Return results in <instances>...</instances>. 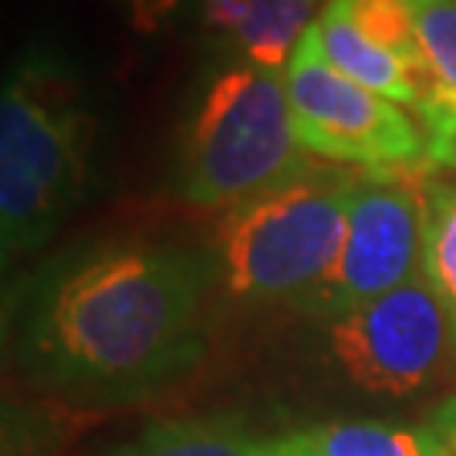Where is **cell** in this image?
I'll use <instances>...</instances> for the list:
<instances>
[{"instance_id": "1", "label": "cell", "mask_w": 456, "mask_h": 456, "mask_svg": "<svg viewBox=\"0 0 456 456\" xmlns=\"http://www.w3.org/2000/svg\"><path fill=\"white\" fill-rule=\"evenodd\" d=\"M213 257L163 244L65 254L31 277L14 314V362L31 386L75 403H129L207 352Z\"/></svg>"}, {"instance_id": "2", "label": "cell", "mask_w": 456, "mask_h": 456, "mask_svg": "<svg viewBox=\"0 0 456 456\" xmlns=\"http://www.w3.org/2000/svg\"><path fill=\"white\" fill-rule=\"evenodd\" d=\"M95 115L78 71L54 48L20 54L0 98V240L4 264L61 227L88 183Z\"/></svg>"}, {"instance_id": "3", "label": "cell", "mask_w": 456, "mask_h": 456, "mask_svg": "<svg viewBox=\"0 0 456 456\" xmlns=\"http://www.w3.org/2000/svg\"><path fill=\"white\" fill-rule=\"evenodd\" d=\"M359 173H305L230 207L216 227L213 264L227 297L301 305L338 264Z\"/></svg>"}, {"instance_id": "4", "label": "cell", "mask_w": 456, "mask_h": 456, "mask_svg": "<svg viewBox=\"0 0 456 456\" xmlns=\"http://www.w3.org/2000/svg\"><path fill=\"white\" fill-rule=\"evenodd\" d=\"M288 82L271 68H224L196 102L180 142V193L196 207H237L311 173Z\"/></svg>"}, {"instance_id": "5", "label": "cell", "mask_w": 456, "mask_h": 456, "mask_svg": "<svg viewBox=\"0 0 456 456\" xmlns=\"http://www.w3.org/2000/svg\"><path fill=\"white\" fill-rule=\"evenodd\" d=\"M294 129L311 156L359 166L362 173H423L429 139L412 115L389 98L345 78L325 58L314 24L288 65Z\"/></svg>"}, {"instance_id": "6", "label": "cell", "mask_w": 456, "mask_h": 456, "mask_svg": "<svg viewBox=\"0 0 456 456\" xmlns=\"http://www.w3.org/2000/svg\"><path fill=\"white\" fill-rule=\"evenodd\" d=\"M419 173H359L338 264L297 305L331 322L423 274L426 200Z\"/></svg>"}, {"instance_id": "7", "label": "cell", "mask_w": 456, "mask_h": 456, "mask_svg": "<svg viewBox=\"0 0 456 456\" xmlns=\"http://www.w3.org/2000/svg\"><path fill=\"white\" fill-rule=\"evenodd\" d=\"M325 345L345 382L392 399L426 389L456 352L446 311L423 274L325 322Z\"/></svg>"}, {"instance_id": "8", "label": "cell", "mask_w": 456, "mask_h": 456, "mask_svg": "<svg viewBox=\"0 0 456 456\" xmlns=\"http://www.w3.org/2000/svg\"><path fill=\"white\" fill-rule=\"evenodd\" d=\"M314 34H318V45L325 51V58L345 78L359 82L362 88L389 98V102H399L403 109L419 112L426 98V78L416 68H409L399 54L369 41L355 28V20L348 17L342 0H328L322 17L314 20Z\"/></svg>"}, {"instance_id": "9", "label": "cell", "mask_w": 456, "mask_h": 456, "mask_svg": "<svg viewBox=\"0 0 456 456\" xmlns=\"http://www.w3.org/2000/svg\"><path fill=\"white\" fill-rule=\"evenodd\" d=\"M429 92L419 105L429 166H440L456 139V0H412Z\"/></svg>"}, {"instance_id": "10", "label": "cell", "mask_w": 456, "mask_h": 456, "mask_svg": "<svg viewBox=\"0 0 456 456\" xmlns=\"http://www.w3.org/2000/svg\"><path fill=\"white\" fill-rule=\"evenodd\" d=\"M105 456H281V440H264L233 416H200L152 423Z\"/></svg>"}, {"instance_id": "11", "label": "cell", "mask_w": 456, "mask_h": 456, "mask_svg": "<svg viewBox=\"0 0 456 456\" xmlns=\"http://www.w3.org/2000/svg\"><path fill=\"white\" fill-rule=\"evenodd\" d=\"M429 426L386 419H335L281 436V456H436Z\"/></svg>"}, {"instance_id": "12", "label": "cell", "mask_w": 456, "mask_h": 456, "mask_svg": "<svg viewBox=\"0 0 456 456\" xmlns=\"http://www.w3.org/2000/svg\"><path fill=\"white\" fill-rule=\"evenodd\" d=\"M314 0H250L247 24L233 34V48L250 65L284 71L301 37L311 31Z\"/></svg>"}, {"instance_id": "13", "label": "cell", "mask_w": 456, "mask_h": 456, "mask_svg": "<svg viewBox=\"0 0 456 456\" xmlns=\"http://www.w3.org/2000/svg\"><path fill=\"white\" fill-rule=\"evenodd\" d=\"M426 200V244L423 277L446 311L456 348V176L423 183Z\"/></svg>"}, {"instance_id": "14", "label": "cell", "mask_w": 456, "mask_h": 456, "mask_svg": "<svg viewBox=\"0 0 456 456\" xmlns=\"http://www.w3.org/2000/svg\"><path fill=\"white\" fill-rule=\"evenodd\" d=\"M348 17L355 20L369 41L379 48L399 54L409 68H416L426 78L429 92V75H426L423 48H419V34H416V7L412 0H342Z\"/></svg>"}, {"instance_id": "15", "label": "cell", "mask_w": 456, "mask_h": 456, "mask_svg": "<svg viewBox=\"0 0 456 456\" xmlns=\"http://www.w3.org/2000/svg\"><path fill=\"white\" fill-rule=\"evenodd\" d=\"M126 20L135 34H159L176 17L183 0H118Z\"/></svg>"}, {"instance_id": "16", "label": "cell", "mask_w": 456, "mask_h": 456, "mask_svg": "<svg viewBox=\"0 0 456 456\" xmlns=\"http://www.w3.org/2000/svg\"><path fill=\"white\" fill-rule=\"evenodd\" d=\"M247 11H250V0H200L203 28L227 34L230 41L247 24Z\"/></svg>"}, {"instance_id": "17", "label": "cell", "mask_w": 456, "mask_h": 456, "mask_svg": "<svg viewBox=\"0 0 456 456\" xmlns=\"http://www.w3.org/2000/svg\"><path fill=\"white\" fill-rule=\"evenodd\" d=\"M429 429H433V436H436V456H456V395L453 399H446L433 416H429Z\"/></svg>"}, {"instance_id": "18", "label": "cell", "mask_w": 456, "mask_h": 456, "mask_svg": "<svg viewBox=\"0 0 456 456\" xmlns=\"http://www.w3.org/2000/svg\"><path fill=\"white\" fill-rule=\"evenodd\" d=\"M4 456H41V446H28L24 433H14L7 426V436H4Z\"/></svg>"}, {"instance_id": "19", "label": "cell", "mask_w": 456, "mask_h": 456, "mask_svg": "<svg viewBox=\"0 0 456 456\" xmlns=\"http://www.w3.org/2000/svg\"><path fill=\"white\" fill-rule=\"evenodd\" d=\"M440 166H450V169H456V139H453V146L446 149V156L440 159Z\"/></svg>"}]
</instances>
